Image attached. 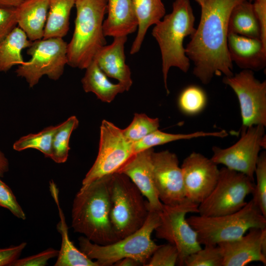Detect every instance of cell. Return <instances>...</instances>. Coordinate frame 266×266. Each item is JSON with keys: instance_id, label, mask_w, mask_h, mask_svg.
Here are the masks:
<instances>
[{"instance_id": "obj_1", "label": "cell", "mask_w": 266, "mask_h": 266, "mask_svg": "<svg viewBox=\"0 0 266 266\" xmlns=\"http://www.w3.org/2000/svg\"><path fill=\"white\" fill-rule=\"evenodd\" d=\"M245 0H206L199 24L185 49L194 65L193 74L203 84L214 75H233L227 47L228 23L233 7Z\"/></svg>"}, {"instance_id": "obj_2", "label": "cell", "mask_w": 266, "mask_h": 266, "mask_svg": "<svg viewBox=\"0 0 266 266\" xmlns=\"http://www.w3.org/2000/svg\"><path fill=\"white\" fill-rule=\"evenodd\" d=\"M111 176H103L80 189L72 203L71 227L74 232L100 245L119 240L109 217Z\"/></svg>"}, {"instance_id": "obj_3", "label": "cell", "mask_w": 266, "mask_h": 266, "mask_svg": "<svg viewBox=\"0 0 266 266\" xmlns=\"http://www.w3.org/2000/svg\"><path fill=\"white\" fill-rule=\"evenodd\" d=\"M195 17L189 0H175L172 11L156 24L152 34L157 41L161 54L162 70L167 94V78L169 69L176 67L184 73L190 66L183 41L194 34Z\"/></svg>"}, {"instance_id": "obj_4", "label": "cell", "mask_w": 266, "mask_h": 266, "mask_svg": "<svg viewBox=\"0 0 266 266\" xmlns=\"http://www.w3.org/2000/svg\"><path fill=\"white\" fill-rule=\"evenodd\" d=\"M107 0H75L76 15L72 38L67 47V65L85 69L106 42L103 23Z\"/></svg>"}, {"instance_id": "obj_5", "label": "cell", "mask_w": 266, "mask_h": 266, "mask_svg": "<svg viewBox=\"0 0 266 266\" xmlns=\"http://www.w3.org/2000/svg\"><path fill=\"white\" fill-rule=\"evenodd\" d=\"M159 211L149 210L144 225L135 232L107 245L91 242L84 236L78 238L79 249L99 266H109L125 258H131L145 266L160 245L152 239L160 224Z\"/></svg>"}, {"instance_id": "obj_6", "label": "cell", "mask_w": 266, "mask_h": 266, "mask_svg": "<svg viewBox=\"0 0 266 266\" xmlns=\"http://www.w3.org/2000/svg\"><path fill=\"white\" fill-rule=\"evenodd\" d=\"M200 243L216 245L237 239L250 229L266 228V217L252 199L234 213L217 216L192 215L187 218Z\"/></svg>"}, {"instance_id": "obj_7", "label": "cell", "mask_w": 266, "mask_h": 266, "mask_svg": "<svg viewBox=\"0 0 266 266\" xmlns=\"http://www.w3.org/2000/svg\"><path fill=\"white\" fill-rule=\"evenodd\" d=\"M126 175L115 172L110 181V222L119 239L135 232L149 213L147 200Z\"/></svg>"}, {"instance_id": "obj_8", "label": "cell", "mask_w": 266, "mask_h": 266, "mask_svg": "<svg viewBox=\"0 0 266 266\" xmlns=\"http://www.w3.org/2000/svg\"><path fill=\"white\" fill-rule=\"evenodd\" d=\"M254 187V181L244 174L222 167L215 187L199 204L198 213L217 216L236 212L246 205V198Z\"/></svg>"}, {"instance_id": "obj_9", "label": "cell", "mask_w": 266, "mask_h": 266, "mask_svg": "<svg viewBox=\"0 0 266 266\" xmlns=\"http://www.w3.org/2000/svg\"><path fill=\"white\" fill-rule=\"evenodd\" d=\"M199 204L187 198L174 205L163 204L159 211L160 224L155 230L156 237L174 245L179 254L178 264L183 266L186 258L201 248L198 235L186 217L189 213H198Z\"/></svg>"}, {"instance_id": "obj_10", "label": "cell", "mask_w": 266, "mask_h": 266, "mask_svg": "<svg viewBox=\"0 0 266 266\" xmlns=\"http://www.w3.org/2000/svg\"><path fill=\"white\" fill-rule=\"evenodd\" d=\"M67 43L63 38L33 41L27 48V54L31 58L18 66L15 71L17 76L25 78L30 88L38 84L44 75L53 80H58L67 64Z\"/></svg>"}, {"instance_id": "obj_11", "label": "cell", "mask_w": 266, "mask_h": 266, "mask_svg": "<svg viewBox=\"0 0 266 266\" xmlns=\"http://www.w3.org/2000/svg\"><path fill=\"white\" fill-rule=\"evenodd\" d=\"M133 144L125 136L122 129L103 120L100 127L98 156L83 179L80 189L100 178L118 172L135 154Z\"/></svg>"}, {"instance_id": "obj_12", "label": "cell", "mask_w": 266, "mask_h": 266, "mask_svg": "<svg viewBox=\"0 0 266 266\" xmlns=\"http://www.w3.org/2000/svg\"><path fill=\"white\" fill-rule=\"evenodd\" d=\"M266 139L264 126L241 127L239 140L228 148L213 146L210 159L217 165L243 173L254 181L260 151L266 148Z\"/></svg>"}, {"instance_id": "obj_13", "label": "cell", "mask_w": 266, "mask_h": 266, "mask_svg": "<svg viewBox=\"0 0 266 266\" xmlns=\"http://www.w3.org/2000/svg\"><path fill=\"white\" fill-rule=\"evenodd\" d=\"M223 82L230 87L238 100L242 126H266V81L255 78L253 71L242 69Z\"/></svg>"}, {"instance_id": "obj_14", "label": "cell", "mask_w": 266, "mask_h": 266, "mask_svg": "<svg viewBox=\"0 0 266 266\" xmlns=\"http://www.w3.org/2000/svg\"><path fill=\"white\" fill-rule=\"evenodd\" d=\"M155 186L163 204L174 205L186 199L181 166L176 155L168 150L151 155Z\"/></svg>"}, {"instance_id": "obj_15", "label": "cell", "mask_w": 266, "mask_h": 266, "mask_svg": "<svg viewBox=\"0 0 266 266\" xmlns=\"http://www.w3.org/2000/svg\"><path fill=\"white\" fill-rule=\"evenodd\" d=\"M217 165L200 153L193 152L185 158L181 168L186 198L199 204L209 195L218 179Z\"/></svg>"}, {"instance_id": "obj_16", "label": "cell", "mask_w": 266, "mask_h": 266, "mask_svg": "<svg viewBox=\"0 0 266 266\" xmlns=\"http://www.w3.org/2000/svg\"><path fill=\"white\" fill-rule=\"evenodd\" d=\"M242 236L220 243L222 266H245L253 262L266 264V228H251Z\"/></svg>"}, {"instance_id": "obj_17", "label": "cell", "mask_w": 266, "mask_h": 266, "mask_svg": "<svg viewBox=\"0 0 266 266\" xmlns=\"http://www.w3.org/2000/svg\"><path fill=\"white\" fill-rule=\"evenodd\" d=\"M153 148L133 155L118 172L126 175L147 199L149 210L160 211L163 203L160 201L155 186L151 155Z\"/></svg>"}, {"instance_id": "obj_18", "label": "cell", "mask_w": 266, "mask_h": 266, "mask_svg": "<svg viewBox=\"0 0 266 266\" xmlns=\"http://www.w3.org/2000/svg\"><path fill=\"white\" fill-rule=\"evenodd\" d=\"M227 47L231 61L242 69L259 71L266 66V45L261 39L229 33Z\"/></svg>"}, {"instance_id": "obj_19", "label": "cell", "mask_w": 266, "mask_h": 266, "mask_svg": "<svg viewBox=\"0 0 266 266\" xmlns=\"http://www.w3.org/2000/svg\"><path fill=\"white\" fill-rule=\"evenodd\" d=\"M127 36L116 37L109 45H105L96 54L94 60L105 74L117 79L126 89L133 84L131 72L126 64L125 44Z\"/></svg>"}, {"instance_id": "obj_20", "label": "cell", "mask_w": 266, "mask_h": 266, "mask_svg": "<svg viewBox=\"0 0 266 266\" xmlns=\"http://www.w3.org/2000/svg\"><path fill=\"white\" fill-rule=\"evenodd\" d=\"M106 19L103 21L105 36H127L135 32L138 21L132 0H107Z\"/></svg>"}, {"instance_id": "obj_21", "label": "cell", "mask_w": 266, "mask_h": 266, "mask_svg": "<svg viewBox=\"0 0 266 266\" xmlns=\"http://www.w3.org/2000/svg\"><path fill=\"white\" fill-rule=\"evenodd\" d=\"M51 194L58 207L60 221L57 224V230L62 238L60 250L55 266H99L95 261L89 258L80 249L77 248L70 240L68 228L66 218L60 206L59 189L54 181L49 183Z\"/></svg>"}, {"instance_id": "obj_22", "label": "cell", "mask_w": 266, "mask_h": 266, "mask_svg": "<svg viewBox=\"0 0 266 266\" xmlns=\"http://www.w3.org/2000/svg\"><path fill=\"white\" fill-rule=\"evenodd\" d=\"M49 0H25L15 8L17 26L34 41L43 38Z\"/></svg>"}, {"instance_id": "obj_23", "label": "cell", "mask_w": 266, "mask_h": 266, "mask_svg": "<svg viewBox=\"0 0 266 266\" xmlns=\"http://www.w3.org/2000/svg\"><path fill=\"white\" fill-rule=\"evenodd\" d=\"M138 21L136 36L132 44L130 54L137 53L149 27L161 21L166 14L162 0H132Z\"/></svg>"}, {"instance_id": "obj_24", "label": "cell", "mask_w": 266, "mask_h": 266, "mask_svg": "<svg viewBox=\"0 0 266 266\" xmlns=\"http://www.w3.org/2000/svg\"><path fill=\"white\" fill-rule=\"evenodd\" d=\"M85 69L81 80L83 90L94 93L102 101L111 102L118 94L126 91L122 84L111 82L94 60Z\"/></svg>"}, {"instance_id": "obj_25", "label": "cell", "mask_w": 266, "mask_h": 266, "mask_svg": "<svg viewBox=\"0 0 266 266\" xmlns=\"http://www.w3.org/2000/svg\"><path fill=\"white\" fill-rule=\"evenodd\" d=\"M228 33L261 39V31L252 2L244 0L232 9L228 23Z\"/></svg>"}, {"instance_id": "obj_26", "label": "cell", "mask_w": 266, "mask_h": 266, "mask_svg": "<svg viewBox=\"0 0 266 266\" xmlns=\"http://www.w3.org/2000/svg\"><path fill=\"white\" fill-rule=\"evenodd\" d=\"M32 42L19 27L14 28L0 42V72H7L13 66L23 64L24 60L22 52Z\"/></svg>"}, {"instance_id": "obj_27", "label": "cell", "mask_w": 266, "mask_h": 266, "mask_svg": "<svg viewBox=\"0 0 266 266\" xmlns=\"http://www.w3.org/2000/svg\"><path fill=\"white\" fill-rule=\"evenodd\" d=\"M75 0H49L43 38H63L69 29V18Z\"/></svg>"}, {"instance_id": "obj_28", "label": "cell", "mask_w": 266, "mask_h": 266, "mask_svg": "<svg viewBox=\"0 0 266 266\" xmlns=\"http://www.w3.org/2000/svg\"><path fill=\"white\" fill-rule=\"evenodd\" d=\"M228 135L224 130L217 132H205L198 131L190 133H169L157 130L149 134L142 139L133 143L135 153L153 148L154 146L182 139H190L200 137L211 136L224 138Z\"/></svg>"}, {"instance_id": "obj_29", "label": "cell", "mask_w": 266, "mask_h": 266, "mask_svg": "<svg viewBox=\"0 0 266 266\" xmlns=\"http://www.w3.org/2000/svg\"><path fill=\"white\" fill-rule=\"evenodd\" d=\"M79 121L75 116L69 117L58 125L52 144L51 159L58 164L65 163L70 150L69 139L73 131L78 126Z\"/></svg>"}, {"instance_id": "obj_30", "label": "cell", "mask_w": 266, "mask_h": 266, "mask_svg": "<svg viewBox=\"0 0 266 266\" xmlns=\"http://www.w3.org/2000/svg\"><path fill=\"white\" fill-rule=\"evenodd\" d=\"M58 125L50 126L36 133H30L20 138L13 145L17 151L34 149L42 153L45 157L51 158L52 144Z\"/></svg>"}, {"instance_id": "obj_31", "label": "cell", "mask_w": 266, "mask_h": 266, "mask_svg": "<svg viewBox=\"0 0 266 266\" xmlns=\"http://www.w3.org/2000/svg\"><path fill=\"white\" fill-rule=\"evenodd\" d=\"M207 97L204 90L196 85H190L181 92L178 100L181 111L185 114L194 115L205 108Z\"/></svg>"}, {"instance_id": "obj_32", "label": "cell", "mask_w": 266, "mask_h": 266, "mask_svg": "<svg viewBox=\"0 0 266 266\" xmlns=\"http://www.w3.org/2000/svg\"><path fill=\"white\" fill-rule=\"evenodd\" d=\"M159 126L158 118H152L145 114L136 113L131 123L122 132L129 141L134 143L158 130Z\"/></svg>"}, {"instance_id": "obj_33", "label": "cell", "mask_w": 266, "mask_h": 266, "mask_svg": "<svg viewBox=\"0 0 266 266\" xmlns=\"http://www.w3.org/2000/svg\"><path fill=\"white\" fill-rule=\"evenodd\" d=\"M223 255L218 245H204L188 255L184 260L186 266H222Z\"/></svg>"}, {"instance_id": "obj_34", "label": "cell", "mask_w": 266, "mask_h": 266, "mask_svg": "<svg viewBox=\"0 0 266 266\" xmlns=\"http://www.w3.org/2000/svg\"><path fill=\"white\" fill-rule=\"evenodd\" d=\"M254 174L256 176L252 194L255 203L262 214L266 217V152L263 151L259 156Z\"/></svg>"}, {"instance_id": "obj_35", "label": "cell", "mask_w": 266, "mask_h": 266, "mask_svg": "<svg viewBox=\"0 0 266 266\" xmlns=\"http://www.w3.org/2000/svg\"><path fill=\"white\" fill-rule=\"evenodd\" d=\"M178 251L172 244L160 245L145 266H174L178 264Z\"/></svg>"}, {"instance_id": "obj_36", "label": "cell", "mask_w": 266, "mask_h": 266, "mask_svg": "<svg viewBox=\"0 0 266 266\" xmlns=\"http://www.w3.org/2000/svg\"><path fill=\"white\" fill-rule=\"evenodd\" d=\"M0 206L8 209L17 218L25 220L26 214L11 188L0 177Z\"/></svg>"}, {"instance_id": "obj_37", "label": "cell", "mask_w": 266, "mask_h": 266, "mask_svg": "<svg viewBox=\"0 0 266 266\" xmlns=\"http://www.w3.org/2000/svg\"><path fill=\"white\" fill-rule=\"evenodd\" d=\"M59 250L53 248L48 249L33 255L18 258L11 266H45L48 261L58 256Z\"/></svg>"}, {"instance_id": "obj_38", "label": "cell", "mask_w": 266, "mask_h": 266, "mask_svg": "<svg viewBox=\"0 0 266 266\" xmlns=\"http://www.w3.org/2000/svg\"><path fill=\"white\" fill-rule=\"evenodd\" d=\"M17 26L15 8L0 7V42Z\"/></svg>"}, {"instance_id": "obj_39", "label": "cell", "mask_w": 266, "mask_h": 266, "mask_svg": "<svg viewBox=\"0 0 266 266\" xmlns=\"http://www.w3.org/2000/svg\"><path fill=\"white\" fill-rule=\"evenodd\" d=\"M27 244L26 242H23L17 245L0 248V266H11L19 258Z\"/></svg>"}, {"instance_id": "obj_40", "label": "cell", "mask_w": 266, "mask_h": 266, "mask_svg": "<svg viewBox=\"0 0 266 266\" xmlns=\"http://www.w3.org/2000/svg\"><path fill=\"white\" fill-rule=\"evenodd\" d=\"M252 4L261 28V39L266 45V0H255Z\"/></svg>"}, {"instance_id": "obj_41", "label": "cell", "mask_w": 266, "mask_h": 266, "mask_svg": "<svg viewBox=\"0 0 266 266\" xmlns=\"http://www.w3.org/2000/svg\"><path fill=\"white\" fill-rule=\"evenodd\" d=\"M9 169V163L4 154L0 149V177H3L4 174Z\"/></svg>"}, {"instance_id": "obj_42", "label": "cell", "mask_w": 266, "mask_h": 266, "mask_svg": "<svg viewBox=\"0 0 266 266\" xmlns=\"http://www.w3.org/2000/svg\"><path fill=\"white\" fill-rule=\"evenodd\" d=\"M25 0H0V7L6 8H16Z\"/></svg>"}, {"instance_id": "obj_43", "label": "cell", "mask_w": 266, "mask_h": 266, "mask_svg": "<svg viewBox=\"0 0 266 266\" xmlns=\"http://www.w3.org/2000/svg\"><path fill=\"white\" fill-rule=\"evenodd\" d=\"M117 266H136L141 265L139 262L131 258H125L115 263Z\"/></svg>"}, {"instance_id": "obj_44", "label": "cell", "mask_w": 266, "mask_h": 266, "mask_svg": "<svg viewBox=\"0 0 266 266\" xmlns=\"http://www.w3.org/2000/svg\"><path fill=\"white\" fill-rule=\"evenodd\" d=\"M201 6L202 5L206 0H195Z\"/></svg>"}, {"instance_id": "obj_45", "label": "cell", "mask_w": 266, "mask_h": 266, "mask_svg": "<svg viewBox=\"0 0 266 266\" xmlns=\"http://www.w3.org/2000/svg\"><path fill=\"white\" fill-rule=\"evenodd\" d=\"M250 1L252 2V1H254L255 0H249Z\"/></svg>"}]
</instances>
